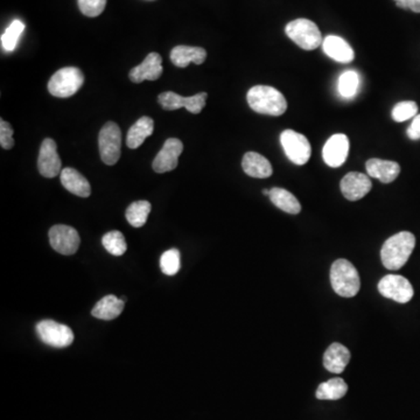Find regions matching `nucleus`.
<instances>
[{"instance_id": "1", "label": "nucleus", "mask_w": 420, "mask_h": 420, "mask_svg": "<svg viewBox=\"0 0 420 420\" xmlns=\"http://www.w3.org/2000/svg\"><path fill=\"white\" fill-rule=\"evenodd\" d=\"M416 247V237L409 231H401L383 244L381 258L385 267L391 271L404 267Z\"/></svg>"}, {"instance_id": "2", "label": "nucleus", "mask_w": 420, "mask_h": 420, "mask_svg": "<svg viewBox=\"0 0 420 420\" xmlns=\"http://www.w3.org/2000/svg\"><path fill=\"white\" fill-rule=\"evenodd\" d=\"M247 103L255 113L282 116L287 110V101L276 88L256 86L247 91Z\"/></svg>"}, {"instance_id": "3", "label": "nucleus", "mask_w": 420, "mask_h": 420, "mask_svg": "<svg viewBox=\"0 0 420 420\" xmlns=\"http://www.w3.org/2000/svg\"><path fill=\"white\" fill-rule=\"evenodd\" d=\"M331 284L334 291L344 298H353L361 289L359 272L347 260H337L331 267Z\"/></svg>"}, {"instance_id": "4", "label": "nucleus", "mask_w": 420, "mask_h": 420, "mask_svg": "<svg viewBox=\"0 0 420 420\" xmlns=\"http://www.w3.org/2000/svg\"><path fill=\"white\" fill-rule=\"evenodd\" d=\"M285 32L295 45L305 51H314L322 46L324 42L320 29L311 20H293L286 25Z\"/></svg>"}, {"instance_id": "5", "label": "nucleus", "mask_w": 420, "mask_h": 420, "mask_svg": "<svg viewBox=\"0 0 420 420\" xmlns=\"http://www.w3.org/2000/svg\"><path fill=\"white\" fill-rule=\"evenodd\" d=\"M83 83L84 75L78 68L66 67L51 76L48 90L53 96L67 98L75 95Z\"/></svg>"}, {"instance_id": "6", "label": "nucleus", "mask_w": 420, "mask_h": 420, "mask_svg": "<svg viewBox=\"0 0 420 420\" xmlns=\"http://www.w3.org/2000/svg\"><path fill=\"white\" fill-rule=\"evenodd\" d=\"M101 158L103 163L109 166L117 164L121 158L122 145V131L113 122H108L103 126L98 137Z\"/></svg>"}, {"instance_id": "7", "label": "nucleus", "mask_w": 420, "mask_h": 420, "mask_svg": "<svg viewBox=\"0 0 420 420\" xmlns=\"http://www.w3.org/2000/svg\"><path fill=\"white\" fill-rule=\"evenodd\" d=\"M36 334L43 344L55 348H66L74 342V333L66 324L42 320L36 326Z\"/></svg>"}, {"instance_id": "8", "label": "nucleus", "mask_w": 420, "mask_h": 420, "mask_svg": "<svg viewBox=\"0 0 420 420\" xmlns=\"http://www.w3.org/2000/svg\"><path fill=\"white\" fill-rule=\"evenodd\" d=\"M280 143L290 160L293 164L305 165L311 158L312 148L305 135L293 130H285L280 135Z\"/></svg>"}, {"instance_id": "9", "label": "nucleus", "mask_w": 420, "mask_h": 420, "mask_svg": "<svg viewBox=\"0 0 420 420\" xmlns=\"http://www.w3.org/2000/svg\"><path fill=\"white\" fill-rule=\"evenodd\" d=\"M49 243L58 254L74 255L80 247L81 238L76 229L69 225H58L49 230Z\"/></svg>"}, {"instance_id": "10", "label": "nucleus", "mask_w": 420, "mask_h": 420, "mask_svg": "<svg viewBox=\"0 0 420 420\" xmlns=\"http://www.w3.org/2000/svg\"><path fill=\"white\" fill-rule=\"evenodd\" d=\"M379 291L384 298L391 299L399 304H406L414 297V287L404 277L388 275L379 282Z\"/></svg>"}, {"instance_id": "11", "label": "nucleus", "mask_w": 420, "mask_h": 420, "mask_svg": "<svg viewBox=\"0 0 420 420\" xmlns=\"http://www.w3.org/2000/svg\"><path fill=\"white\" fill-rule=\"evenodd\" d=\"M207 93H200L195 96L183 97L178 95L173 91H166L158 97V102L163 106V109L167 111H173V110L180 109V108H186L190 113H200L205 106L207 101Z\"/></svg>"}, {"instance_id": "12", "label": "nucleus", "mask_w": 420, "mask_h": 420, "mask_svg": "<svg viewBox=\"0 0 420 420\" xmlns=\"http://www.w3.org/2000/svg\"><path fill=\"white\" fill-rule=\"evenodd\" d=\"M39 172L42 177L53 179L62 172L61 158L58 154V146L53 139L42 141L38 158Z\"/></svg>"}, {"instance_id": "13", "label": "nucleus", "mask_w": 420, "mask_h": 420, "mask_svg": "<svg viewBox=\"0 0 420 420\" xmlns=\"http://www.w3.org/2000/svg\"><path fill=\"white\" fill-rule=\"evenodd\" d=\"M183 141L178 138L167 139L160 152L154 158V172L157 173H166L170 170H175L179 163L180 154L183 153Z\"/></svg>"}, {"instance_id": "14", "label": "nucleus", "mask_w": 420, "mask_h": 420, "mask_svg": "<svg viewBox=\"0 0 420 420\" xmlns=\"http://www.w3.org/2000/svg\"><path fill=\"white\" fill-rule=\"evenodd\" d=\"M348 153H349V139L342 133L332 135L331 138L326 141L322 150L324 163L334 168L344 164Z\"/></svg>"}, {"instance_id": "15", "label": "nucleus", "mask_w": 420, "mask_h": 420, "mask_svg": "<svg viewBox=\"0 0 420 420\" xmlns=\"http://www.w3.org/2000/svg\"><path fill=\"white\" fill-rule=\"evenodd\" d=\"M341 192L349 201H357L364 198L372 190V180L368 175L357 172H352L341 180Z\"/></svg>"}, {"instance_id": "16", "label": "nucleus", "mask_w": 420, "mask_h": 420, "mask_svg": "<svg viewBox=\"0 0 420 420\" xmlns=\"http://www.w3.org/2000/svg\"><path fill=\"white\" fill-rule=\"evenodd\" d=\"M163 58L158 53H150L144 61L130 71V80L133 83H141L144 81H155L163 74Z\"/></svg>"}, {"instance_id": "17", "label": "nucleus", "mask_w": 420, "mask_h": 420, "mask_svg": "<svg viewBox=\"0 0 420 420\" xmlns=\"http://www.w3.org/2000/svg\"><path fill=\"white\" fill-rule=\"evenodd\" d=\"M322 49L328 58H333L334 61L340 63H350L355 58V53L352 46L337 36H328L324 39Z\"/></svg>"}, {"instance_id": "18", "label": "nucleus", "mask_w": 420, "mask_h": 420, "mask_svg": "<svg viewBox=\"0 0 420 420\" xmlns=\"http://www.w3.org/2000/svg\"><path fill=\"white\" fill-rule=\"evenodd\" d=\"M368 175L379 180L383 183H390L397 179L401 173V166L398 163L382 159H370L366 165Z\"/></svg>"}, {"instance_id": "19", "label": "nucleus", "mask_w": 420, "mask_h": 420, "mask_svg": "<svg viewBox=\"0 0 420 420\" xmlns=\"http://www.w3.org/2000/svg\"><path fill=\"white\" fill-rule=\"evenodd\" d=\"M244 173L256 179H267L273 173L272 166L267 158L256 152H247L244 154L242 160Z\"/></svg>"}, {"instance_id": "20", "label": "nucleus", "mask_w": 420, "mask_h": 420, "mask_svg": "<svg viewBox=\"0 0 420 420\" xmlns=\"http://www.w3.org/2000/svg\"><path fill=\"white\" fill-rule=\"evenodd\" d=\"M350 352L341 344H332L324 352V366L333 374H342L350 361Z\"/></svg>"}, {"instance_id": "21", "label": "nucleus", "mask_w": 420, "mask_h": 420, "mask_svg": "<svg viewBox=\"0 0 420 420\" xmlns=\"http://www.w3.org/2000/svg\"><path fill=\"white\" fill-rule=\"evenodd\" d=\"M60 179H61L62 186L74 195L88 198L91 194L89 181L74 168L71 167L63 168Z\"/></svg>"}, {"instance_id": "22", "label": "nucleus", "mask_w": 420, "mask_h": 420, "mask_svg": "<svg viewBox=\"0 0 420 420\" xmlns=\"http://www.w3.org/2000/svg\"><path fill=\"white\" fill-rule=\"evenodd\" d=\"M207 58V51L201 47L177 46L170 51V61L179 68H186L190 62L203 64Z\"/></svg>"}, {"instance_id": "23", "label": "nucleus", "mask_w": 420, "mask_h": 420, "mask_svg": "<svg viewBox=\"0 0 420 420\" xmlns=\"http://www.w3.org/2000/svg\"><path fill=\"white\" fill-rule=\"evenodd\" d=\"M126 302L122 299H118L115 295H106L97 302L91 311V314L95 318L101 320H113L122 314Z\"/></svg>"}, {"instance_id": "24", "label": "nucleus", "mask_w": 420, "mask_h": 420, "mask_svg": "<svg viewBox=\"0 0 420 420\" xmlns=\"http://www.w3.org/2000/svg\"><path fill=\"white\" fill-rule=\"evenodd\" d=\"M154 131V122L151 117H141L128 130L126 145L128 148H138L145 139L148 138Z\"/></svg>"}, {"instance_id": "25", "label": "nucleus", "mask_w": 420, "mask_h": 420, "mask_svg": "<svg viewBox=\"0 0 420 420\" xmlns=\"http://www.w3.org/2000/svg\"><path fill=\"white\" fill-rule=\"evenodd\" d=\"M269 198L271 203L276 205L277 208L282 209V212H289L292 215H297L302 212V205L289 190L280 187H273L270 190Z\"/></svg>"}, {"instance_id": "26", "label": "nucleus", "mask_w": 420, "mask_h": 420, "mask_svg": "<svg viewBox=\"0 0 420 420\" xmlns=\"http://www.w3.org/2000/svg\"><path fill=\"white\" fill-rule=\"evenodd\" d=\"M348 385L340 377L321 383L317 389V398L320 401H337L346 396Z\"/></svg>"}, {"instance_id": "27", "label": "nucleus", "mask_w": 420, "mask_h": 420, "mask_svg": "<svg viewBox=\"0 0 420 420\" xmlns=\"http://www.w3.org/2000/svg\"><path fill=\"white\" fill-rule=\"evenodd\" d=\"M151 208V203L148 201H137V203H131L126 209V220L132 227L140 228L148 221Z\"/></svg>"}, {"instance_id": "28", "label": "nucleus", "mask_w": 420, "mask_h": 420, "mask_svg": "<svg viewBox=\"0 0 420 420\" xmlns=\"http://www.w3.org/2000/svg\"><path fill=\"white\" fill-rule=\"evenodd\" d=\"M102 244L104 249L113 256H123L128 250V244H126V238L121 231H110L108 234L104 235L102 238Z\"/></svg>"}, {"instance_id": "29", "label": "nucleus", "mask_w": 420, "mask_h": 420, "mask_svg": "<svg viewBox=\"0 0 420 420\" xmlns=\"http://www.w3.org/2000/svg\"><path fill=\"white\" fill-rule=\"evenodd\" d=\"M25 31V24L21 20H13L11 25L1 36V46L6 51H13L16 48L20 36Z\"/></svg>"}, {"instance_id": "30", "label": "nucleus", "mask_w": 420, "mask_h": 420, "mask_svg": "<svg viewBox=\"0 0 420 420\" xmlns=\"http://www.w3.org/2000/svg\"><path fill=\"white\" fill-rule=\"evenodd\" d=\"M359 87V77L357 71H347L339 78V93L344 98H353Z\"/></svg>"}, {"instance_id": "31", "label": "nucleus", "mask_w": 420, "mask_h": 420, "mask_svg": "<svg viewBox=\"0 0 420 420\" xmlns=\"http://www.w3.org/2000/svg\"><path fill=\"white\" fill-rule=\"evenodd\" d=\"M161 271L166 276H175L181 267V257L178 249L165 251L160 257Z\"/></svg>"}, {"instance_id": "32", "label": "nucleus", "mask_w": 420, "mask_h": 420, "mask_svg": "<svg viewBox=\"0 0 420 420\" xmlns=\"http://www.w3.org/2000/svg\"><path fill=\"white\" fill-rule=\"evenodd\" d=\"M418 113V106L412 101H404L398 103L392 110V118L397 123L405 122L408 119L414 118Z\"/></svg>"}, {"instance_id": "33", "label": "nucleus", "mask_w": 420, "mask_h": 420, "mask_svg": "<svg viewBox=\"0 0 420 420\" xmlns=\"http://www.w3.org/2000/svg\"><path fill=\"white\" fill-rule=\"evenodd\" d=\"M81 12L89 18H95L102 14L106 9V0H77Z\"/></svg>"}, {"instance_id": "34", "label": "nucleus", "mask_w": 420, "mask_h": 420, "mask_svg": "<svg viewBox=\"0 0 420 420\" xmlns=\"http://www.w3.org/2000/svg\"><path fill=\"white\" fill-rule=\"evenodd\" d=\"M0 145L5 150H10L14 146L12 126L3 119L0 122Z\"/></svg>"}, {"instance_id": "35", "label": "nucleus", "mask_w": 420, "mask_h": 420, "mask_svg": "<svg viewBox=\"0 0 420 420\" xmlns=\"http://www.w3.org/2000/svg\"><path fill=\"white\" fill-rule=\"evenodd\" d=\"M408 135L412 140L420 139V115L416 116L411 123L410 128H408Z\"/></svg>"}, {"instance_id": "36", "label": "nucleus", "mask_w": 420, "mask_h": 420, "mask_svg": "<svg viewBox=\"0 0 420 420\" xmlns=\"http://www.w3.org/2000/svg\"><path fill=\"white\" fill-rule=\"evenodd\" d=\"M406 7L416 13H420V0H406Z\"/></svg>"}, {"instance_id": "37", "label": "nucleus", "mask_w": 420, "mask_h": 420, "mask_svg": "<svg viewBox=\"0 0 420 420\" xmlns=\"http://www.w3.org/2000/svg\"><path fill=\"white\" fill-rule=\"evenodd\" d=\"M264 195L269 196L270 195V190H263Z\"/></svg>"}]
</instances>
